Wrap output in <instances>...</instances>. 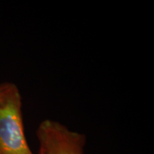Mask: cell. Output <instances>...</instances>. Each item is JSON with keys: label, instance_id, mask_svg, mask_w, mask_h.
I'll return each mask as SVG.
<instances>
[{"label": "cell", "instance_id": "obj_4", "mask_svg": "<svg viewBox=\"0 0 154 154\" xmlns=\"http://www.w3.org/2000/svg\"><path fill=\"white\" fill-rule=\"evenodd\" d=\"M38 154H44V151H42V149H39V152H38Z\"/></svg>", "mask_w": 154, "mask_h": 154}, {"label": "cell", "instance_id": "obj_1", "mask_svg": "<svg viewBox=\"0 0 154 154\" xmlns=\"http://www.w3.org/2000/svg\"><path fill=\"white\" fill-rule=\"evenodd\" d=\"M22 100L16 85L0 100V154H34L25 136Z\"/></svg>", "mask_w": 154, "mask_h": 154}, {"label": "cell", "instance_id": "obj_2", "mask_svg": "<svg viewBox=\"0 0 154 154\" xmlns=\"http://www.w3.org/2000/svg\"><path fill=\"white\" fill-rule=\"evenodd\" d=\"M36 134L44 154H84L85 135L69 129L59 121H42Z\"/></svg>", "mask_w": 154, "mask_h": 154}, {"label": "cell", "instance_id": "obj_3", "mask_svg": "<svg viewBox=\"0 0 154 154\" xmlns=\"http://www.w3.org/2000/svg\"><path fill=\"white\" fill-rule=\"evenodd\" d=\"M15 86L14 84L10 82H5L0 84V100L3 99Z\"/></svg>", "mask_w": 154, "mask_h": 154}]
</instances>
